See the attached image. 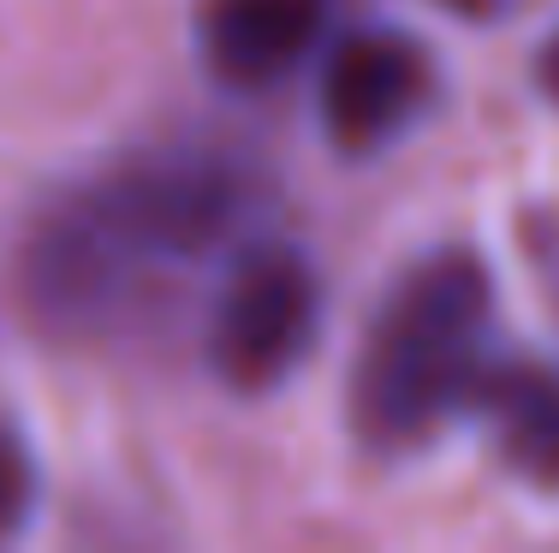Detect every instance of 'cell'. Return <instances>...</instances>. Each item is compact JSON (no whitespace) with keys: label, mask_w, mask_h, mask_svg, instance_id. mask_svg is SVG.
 Wrapping results in <instances>:
<instances>
[{"label":"cell","mask_w":559,"mask_h":553,"mask_svg":"<svg viewBox=\"0 0 559 553\" xmlns=\"http://www.w3.org/2000/svg\"><path fill=\"white\" fill-rule=\"evenodd\" d=\"M328 24V0H209L203 55L233 89H269L292 72Z\"/></svg>","instance_id":"cell-5"},{"label":"cell","mask_w":559,"mask_h":553,"mask_svg":"<svg viewBox=\"0 0 559 553\" xmlns=\"http://www.w3.org/2000/svg\"><path fill=\"white\" fill-rule=\"evenodd\" d=\"M495 286L464 250L429 256L399 280L352 375V423L369 446H411L476 387Z\"/></svg>","instance_id":"cell-2"},{"label":"cell","mask_w":559,"mask_h":553,"mask_svg":"<svg viewBox=\"0 0 559 553\" xmlns=\"http://www.w3.org/2000/svg\"><path fill=\"white\" fill-rule=\"evenodd\" d=\"M245 215V179L215 155H143L60 203L24 250L36 322L96 327L143 292V280L215 250Z\"/></svg>","instance_id":"cell-1"},{"label":"cell","mask_w":559,"mask_h":553,"mask_svg":"<svg viewBox=\"0 0 559 553\" xmlns=\"http://www.w3.org/2000/svg\"><path fill=\"white\" fill-rule=\"evenodd\" d=\"M423 55L399 36H345L322 72V120L345 149H376L417 113Z\"/></svg>","instance_id":"cell-4"},{"label":"cell","mask_w":559,"mask_h":553,"mask_svg":"<svg viewBox=\"0 0 559 553\" xmlns=\"http://www.w3.org/2000/svg\"><path fill=\"white\" fill-rule=\"evenodd\" d=\"M322 286L298 250H250L209 315V363L226 387L262 393L286 381L316 339Z\"/></svg>","instance_id":"cell-3"},{"label":"cell","mask_w":559,"mask_h":553,"mask_svg":"<svg viewBox=\"0 0 559 553\" xmlns=\"http://www.w3.org/2000/svg\"><path fill=\"white\" fill-rule=\"evenodd\" d=\"M542 84H548V96L559 101V36H554L548 55H542Z\"/></svg>","instance_id":"cell-8"},{"label":"cell","mask_w":559,"mask_h":553,"mask_svg":"<svg viewBox=\"0 0 559 553\" xmlns=\"http://www.w3.org/2000/svg\"><path fill=\"white\" fill-rule=\"evenodd\" d=\"M31 512V458L24 446L0 429V536H12Z\"/></svg>","instance_id":"cell-7"},{"label":"cell","mask_w":559,"mask_h":553,"mask_svg":"<svg viewBox=\"0 0 559 553\" xmlns=\"http://www.w3.org/2000/svg\"><path fill=\"white\" fill-rule=\"evenodd\" d=\"M488 417L500 429V453L524 477L559 482V375L518 369L488 381Z\"/></svg>","instance_id":"cell-6"}]
</instances>
